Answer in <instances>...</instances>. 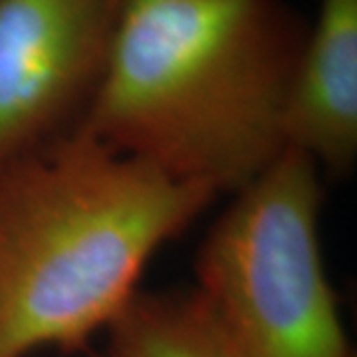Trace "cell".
Masks as SVG:
<instances>
[{"instance_id":"1","label":"cell","mask_w":357,"mask_h":357,"mask_svg":"<svg viewBox=\"0 0 357 357\" xmlns=\"http://www.w3.org/2000/svg\"><path fill=\"white\" fill-rule=\"evenodd\" d=\"M310 22L288 0H128L74 131L167 177L236 195L286 151Z\"/></svg>"},{"instance_id":"2","label":"cell","mask_w":357,"mask_h":357,"mask_svg":"<svg viewBox=\"0 0 357 357\" xmlns=\"http://www.w3.org/2000/svg\"><path fill=\"white\" fill-rule=\"evenodd\" d=\"M217 199L82 131L0 165V357L86 349Z\"/></svg>"},{"instance_id":"3","label":"cell","mask_w":357,"mask_h":357,"mask_svg":"<svg viewBox=\"0 0 357 357\" xmlns=\"http://www.w3.org/2000/svg\"><path fill=\"white\" fill-rule=\"evenodd\" d=\"M324 185L286 151L232 195L195 258V286L227 357H356L321 252Z\"/></svg>"},{"instance_id":"4","label":"cell","mask_w":357,"mask_h":357,"mask_svg":"<svg viewBox=\"0 0 357 357\" xmlns=\"http://www.w3.org/2000/svg\"><path fill=\"white\" fill-rule=\"evenodd\" d=\"M128 0H0V165L72 133Z\"/></svg>"},{"instance_id":"5","label":"cell","mask_w":357,"mask_h":357,"mask_svg":"<svg viewBox=\"0 0 357 357\" xmlns=\"http://www.w3.org/2000/svg\"><path fill=\"white\" fill-rule=\"evenodd\" d=\"M286 145L319 173L347 177L357 157V0H319L284 115Z\"/></svg>"},{"instance_id":"6","label":"cell","mask_w":357,"mask_h":357,"mask_svg":"<svg viewBox=\"0 0 357 357\" xmlns=\"http://www.w3.org/2000/svg\"><path fill=\"white\" fill-rule=\"evenodd\" d=\"M93 357H227L192 288L139 292Z\"/></svg>"}]
</instances>
